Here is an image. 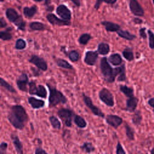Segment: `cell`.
I'll return each instance as SVG.
<instances>
[{
    "label": "cell",
    "mask_w": 154,
    "mask_h": 154,
    "mask_svg": "<svg viewBox=\"0 0 154 154\" xmlns=\"http://www.w3.org/2000/svg\"><path fill=\"white\" fill-rule=\"evenodd\" d=\"M7 119L14 128L19 130H22L24 128L25 123L29 120L25 109L20 105H14L11 107V111L8 114Z\"/></svg>",
    "instance_id": "obj_1"
},
{
    "label": "cell",
    "mask_w": 154,
    "mask_h": 154,
    "mask_svg": "<svg viewBox=\"0 0 154 154\" xmlns=\"http://www.w3.org/2000/svg\"><path fill=\"white\" fill-rule=\"evenodd\" d=\"M99 66L104 80L109 83L114 82L116 78L126 70L125 64H123L120 67L112 68L109 64L108 58L105 57L101 58Z\"/></svg>",
    "instance_id": "obj_2"
},
{
    "label": "cell",
    "mask_w": 154,
    "mask_h": 154,
    "mask_svg": "<svg viewBox=\"0 0 154 154\" xmlns=\"http://www.w3.org/2000/svg\"><path fill=\"white\" fill-rule=\"evenodd\" d=\"M49 91V107L55 106L58 104H65L67 102V97L64 94L54 87H51L48 84H46Z\"/></svg>",
    "instance_id": "obj_3"
},
{
    "label": "cell",
    "mask_w": 154,
    "mask_h": 154,
    "mask_svg": "<svg viewBox=\"0 0 154 154\" xmlns=\"http://www.w3.org/2000/svg\"><path fill=\"white\" fill-rule=\"evenodd\" d=\"M5 13L7 19L10 22L14 23L18 29L23 31L25 30L26 22L15 9L13 8H8L6 9Z\"/></svg>",
    "instance_id": "obj_4"
},
{
    "label": "cell",
    "mask_w": 154,
    "mask_h": 154,
    "mask_svg": "<svg viewBox=\"0 0 154 154\" xmlns=\"http://www.w3.org/2000/svg\"><path fill=\"white\" fill-rule=\"evenodd\" d=\"M57 114L66 126L68 128L72 127V117L74 115V112L72 110L69 108H63L58 111Z\"/></svg>",
    "instance_id": "obj_5"
},
{
    "label": "cell",
    "mask_w": 154,
    "mask_h": 154,
    "mask_svg": "<svg viewBox=\"0 0 154 154\" xmlns=\"http://www.w3.org/2000/svg\"><path fill=\"white\" fill-rule=\"evenodd\" d=\"M99 97L100 100L108 106L112 107L114 105V96L108 89L102 88L99 92Z\"/></svg>",
    "instance_id": "obj_6"
},
{
    "label": "cell",
    "mask_w": 154,
    "mask_h": 154,
    "mask_svg": "<svg viewBox=\"0 0 154 154\" xmlns=\"http://www.w3.org/2000/svg\"><path fill=\"white\" fill-rule=\"evenodd\" d=\"M82 95L85 105H86L87 107H88L90 109L91 112L96 116L103 118L105 117L104 113L100 109H99L97 106L93 104L91 99L88 96L85 94L84 93H82Z\"/></svg>",
    "instance_id": "obj_7"
},
{
    "label": "cell",
    "mask_w": 154,
    "mask_h": 154,
    "mask_svg": "<svg viewBox=\"0 0 154 154\" xmlns=\"http://www.w3.org/2000/svg\"><path fill=\"white\" fill-rule=\"evenodd\" d=\"M28 61L33 64L37 69L45 72L48 69V66L46 61L42 57H40L37 55H32L30 58L28 60Z\"/></svg>",
    "instance_id": "obj_8"
},
{
    "label": "cell",
    "mask_w": 154,
    "mask_h": 154,
    "mask_svg": "<svg viewBox=\"0 0 154 154\" xmlns=\"http://www.w3.org/2000/svg\"><path fill=\"white\" fill-rule=\"evenodd\" d=\"M46 17L48 21L52 25L68 26L71 23L70 20H65L61 18L60 19L53 13H49L46 15Z\"/></svg>",
    "instance_id": "obj_9"
},
{
    "label": "cell",
    "mask_w": 154,
    "mask_h": 154,
    "mask_svg": "<svg viewBox=\"0 0 154 154\" xmlns=\"http://www.w3.org/2000/svg\"><path fill=\"white\" fill-rule=\"evenodd\" d=\"M56 13L60 18L65 20H70L72 18L71 11L67 6L64 4H60L57 7Z\"/></svg>",
    "instance_id": "obj_10"
},
{
    "label": "cell",
    "mask_w": 154,
    "mask_h": 154,
    "mask_svg": "<svg viewBox=\"0 0 154 154\" xmlns=\"http://www.w3.org/2000/svg\"><path fill=\"white\" fill-rule=\"evenodd\" d=\"M129 7L131 13L136 16H143L144 11L137 0H129Z\"/></svg>",
    "instance_id": "obj_11"
},
{
    "label": "cell",
    "mask_w": 154,
    "mask_h": 154,
    "mask_svg": "<svg viewBox=\"0 0 154 154\" xmlns=\"http://www.w3.org/2000/svg\"><path fill=\"white\" fill-rule=\"evenodd\" d=\"M29 78L27 74L23 72L16 79V85L17 88L22 91L26 92L28 91L27 85L29 84Z\"/></svg>",
    "instance_id": "obj_12"
},
{
    "label": "cell",
    "mask_w": 154,
    "mask_h": 154,
    "mask_svg": "<svg viewBox=\"0 0 154 154\" xmlns=\"http://www.w3.org/2000/svg\"><path fill=\"white\" fill-rule=\"evenodd\" d=\"M99 58V53L97 51H88L85 54L84 58V63L88 66H94Z\"/></svg>",
    "instance_id": "obj_13"
},
{
    "label": "cell",
    "mask_w": 154,
    "mask_h": 154,
    "mask_svg": "<svg viewBox=\"0 0 154 154\" xmlns=\"http://www.w3.org/2000/svg\"><path fill=\"white\" fill-rule=\"evenodd\" d=\"M105 121L107 124L114 129H117L123 123L122 118L114 114H107L105 117Z\"/></svg>",
    "instance_id": "obj_14"
},
{
    "label": "cell",
    "mask_w": 154,
    "mask_h": 154,
    "mask_svg": "<svg viewBox=\"0 0 154 154\" xmlns=\"http://www.w3.org/2000/svg\"><path fill=\"white\" fill-rule=\"evenodd\" d=\"M10 138L12 140L13 146L14 147V149H15L16 152L19 154H22L23 153V145L20 140V138H19V137L15 134H11L10 135Z\"/></svg>",
    "instance_id": "obj_15"
},
{
    "label": "cell",
    "mask_w": 154,
    "mask_h": 154,
    "mask_svg": "<svg viewBox=\"0 0 154 154\" xmlns=\"http://www.w3.org/2000/svg\"><path fill=\"white\" fill-rule=\"evenodd\" d=\"M100 23L105 27V29L108 32H117L120 28V26L116 23H113L110 21L103 20Z\"/></svg>",
    "instance_id": "obj_16"
},
{
    "label": "cell",
    "mask_w": 154,
    "mask_h": 154,
    "mask_svg": "<svg viewBox=\"0 0 154 154\" xmlns=\"http://www.w3.org/2000/svg\"><path fill=\"white\" fill-rule=\"evenodd\" d=\"M28 102L31 107L34 109H40L43 108L45 105L44 100L37 99L34 97H28Z\"/></svg>",
    "instance_id": "obj_17"
},
{
    "label": "cell",
    "mask_w": 154,
    "mask_h": 154,
    "mask_svg": "<svg viewBox=\"0 0 154 154\" xmlns=\"http://www.w3.org/2000/svg\"><path fill=\"white\" fill-rule=\"evenodd\" d=\"M38 11V8L36 5H33L31 7H25L23 8V13L26 18H32Z\"/></svg>",
    "instance_id": "obj_18"
},
{
    "label": "cell",
    "mask_w": 154,
    "mask_h": 154,
    "mask_svg": "<svg viewBox=\"0 0 154 154\" xmlns=\"http://www.w3.org/2000/svg\"><path fill=\"white\" fill-rule=\"evenodd\" d=\"M138 99L134 96L129 97V99H128L126 100V110L131 112L135 111L138 104Z\"/></svg>",
    "instance_id": "obj_19"
},
{
    "label": "cell",
    "mask_w": 154,
    "mask_h": 154,
    "mask_svg": "<svg viewBox=\"0 0 154 154\" xmlns=\"http://www.w3.org/2000/svg\"><path fill=\"white\" fill-rule=\"evenodd\" d=\"M108 60L112 65L115 66L120 65L123 62V60L121 55L118 53L111 54L109 57L108 58Z\"/></svg>",
    "instance_id": "obj_20"
},
{
    "label": "cell",
    "mask_w": 154,
    "mask_h": 154,
    "mask_svg": "<svg viewBox=\"0 0 154 154\" xmlns=\"http://www.w3.org/2000/svg\"><path fill=\"white\" fill-rule=\"evenodd\" d=\"M110 51V47L109 45L104 42L100 43L97 46V52L99 54L102 55H107Z\"/></svg>",
    "instance_id": "obj_21"
},
{
    "label": "cell",
    "mask_w": 154,
    "mask_h": 154,
    "mask_svg": "<svg viewBox=\"0 0 154 154\" xmlns=\"http://www.w3.org/2000/svg\"><path fill=\"white\" fill-rule=\"evenodd\" d=\"M117 33L119 37L128 40H132L136 38V36L127 30H122L120 29L117 31Z\"/></svg>",
    "instance_id": "obj_22"
},
{
    "label": "cell",
    "mask_w": 154,
    "mask_h": 154,
    "mask_svg": "<svg viewBox=\"0 0 154 154\" xmlns=\"http://www.w3.org/2000/svg\"><path fill=\"white\" fill-rule=\"evenodd\" d=\"M73 122L79 128H85L87 127V122L83 117L79 115H75Z\"/></svg>",
    "instance_id": "obj_23"
},
{
    "label": "cell",
    "mask_w": 154,
    "mask_h": 154,
    "mask_svg": "<svg viewBox=\"0 0 154 154\" xmlns=\"http://www.w3.org/2000/svg\"><path fill=\"white\" fill-rule=\"evenodd\" d=\"M29 26L30 29L34 31H43L46 28V26L44 23L38 21L31 22L29 25Z\"/></svg>",
    "instance_id": "obj_24"
},
{
    "label": "cell",
    "mask_w": 154,
    "mask_h": 154,
    "mask_svg": "<svg viewBox=\"0 0 154 154\" xmlns=\"http://www.w3.org/2000/svg\"><path fill=\"white\" fill-rule=\"evenodd\" d=\"M119 89L126 97H131L134 96V90L132 88L129 87L126 85H120L119 86Z\"/></svg>",
    "instance_id": "obj_25"
},
{
    "label": "cell",
    "mask_w": 154,
    "mask_h": 154,
    "mask_svg": "<svg viewBox=\"0 0 154 154\" xmlns=\"http://www.w3.org/2000/svg\"><path fill=\"white\" fill-rule=\"evenodd\" d=\"M35 95L40 97L46 99L48 96V91L46 87L44 85L41 84L37 85V88Z\"/></svg>",
    "instance_id": "obj_26"
},
{
    "label": "cell",
    "mask_w": 154,
    "mask_h": 154,
    "mask_svg": "<svg viewBox=\"0 0 154 154\" xmlns=\"http://www.w3.org/2000/svg\"><path fill=\"white\" fill-rule=\"evenodd\" d=\"M80 149L82 151H83L85 153H87L93 152L95 150L94 146L90 142L84 143L83 144L80 146Z\"/></svg>",
    "instance_id": "obj_27"
},
{
    "label": "cell",
    "mask_w": 154,
    "mask_h": 154,
    "mask_svg": "<svg viewBox=\"0 0 154 154\" xmlns=\"http://www.w3.org/2000/svg\"><path fill=\"white\" fill-rule=\"evenodd\" d=\"M57 65L61 68L66 69H73V67L67 61L62 58H58L56 60Z\"/></svg>",
    "instance_id": "obj_28"
},
{
    "label": "cell",
    "mask_w": 154,
    "mask_h": 154,
    "mask_svg": "<svg viewBox=\"0 0 154 154\" xmlns=\"http://www.w3.org/2000/svg\"><path fill=\"white\" fill-rule=\"evenodd\" d=\"M122 55L123 57L128 61H132L134 59V53L131 48H125L123 52H122Z\"/></svg>",
    "instance_id": "obj_29"
},
{
    "label": "cell",
    "mask_w": 154,
    "mask_h": 154,
    "mask_svg": "<svg viewBox=\"0 0 154 154\" xmlns=\"http://www.w3.org/2000/svg\"><path fill=\"white\" fill-rule=\"evenodd\" d=\"M49 122L52 127L55 129H60L61 126V123L57 117L54 116H51L49 117Z\"/></svg>",
    "instance_id": "obj_30"
},
{
    "label": "cell",
    "mask_w": 154,
    "mask_h": 154,
    "mask_svg": "<svg viewBox=\"0 0 154 154\" xmlns=\"http://www.w3.org/2000/svg\"><path fill=\"white\" fill-rule=\"evenodd\" d=\"M91 38L92 37L90 34L84 33L79 36L78 41L79 44L82 45H86L88 43V42L91 39Z\"/></svg>",
    "instance_id": "obj_31"
},
{
    "label": "cell",
    "mask_w": 154,
    "mask_h": 154,
    "mask_svg": "<svg viewBox=\"0 0 154 154\" xmlns=\"http://www.w3.org/2000/svg\"><path fill=\"white\" fill-rule=\"evenodd\" d=\"M11 30V28H8L5 31H2L0 32V37L2 40L7 41L10 40L13 38V35L10 31Z\"/></svg>",
    "instance_id": "obj_32"
},
{
    "label": "cell",
    "mask_w": 154,
    "mask_h": 154,
    "mask_svg": "<svg viewBox=\"0 0 154 154\" xmlns=\"http://www.w3.org/2000/svg\"><path fill=\"white\" fill-rule=\"evenodd\" d=\"M0 84L1 87H4V88H5L8 91L10 92V93H16V90L14 88V87L10 84L9 83H8L5 79H4L2 77L0 78Z\"/></svg>",
    "instance_id": "obj_33"
},
{
    "label": "cell",
    "mask_w": 154,
    "mask_h": 154,
    "mask_svg": "<svg viewBox=\"0 0 154 154\" xmlns=\"http://www.w3.org/2000/svg\"><path fill=\"white\" fill-rule=\"evenodd\" d=\"M141 120H142V116H141V112L139 110H138L135 111V112L133 115L132 118V122L135 125L138 126L140 125Z\"/></svg>",
    "instance_id": "obj_34"
},
{
    "label": "cell",
    "mask_w": 154,
    "mask_h": 154,
    "mask_svg": "<svg viewBox=\"0 0 154 154\" xmlns=\"http://www.w3.org/2000/svg\"><path fill=\"white\" fill-rule=\"evenodd\" d=\"M26 47V42L23 38H18L15 43V49L17 50H23Z\"/></svg>",
    "instance_id": "obj_35"
},
{
    "label": "cell",
    "mask_w": 154,
    "mask_h": 154,
    "mask_svg": "<svg viewBox=\"0 0 154 154\" xmlns=\"http://www.w3.org/2000/svg\"><path fill=\"white\" fill-rule=\"evenodd\" d=\"M68 57L69 60L72 62H76L79 59V52L76 50H72L70 51L68 54Z\"/></svg>",
    "instance_id": "obj_36"
},
{
    "label": "cell",
    "mask_w": 154,
    "mask_h": 154,
    "mask_svg": "<svg viewBox=\"0 0 154 154\" xmlns=\"http://www.w3.org/2000/svg\"><path fill=\"white\" fill-rule=\"evenodd\" d=\"M125 127L126 135L127 138L129 140H134V131L132 129V128L126 123Z\"/></svg>",
    "instance_id": "obj_37"
},
{
    "label": "cell",
    "mask_w": 154,
    "mask_h": 154,
    "mask_svg": "<svg viewBox=\"0 0 154 154\" xmlns=\"http://www.w3.org/2000/svg\"><path fill=\"white\" fill-rule=\"evenodd\" d=\"M117 0H96L95 4L94 5V8L97 10L100 7V5L103 2L108 4H114L117 2Z\"/></svg>",
    "instance_id": "obj_38"
},
{
    "label": "cell",
    "mask_w": 154,
    "mask_h": 154,
    "mask_svg": "<svg viewBox=\"0 0 154 154\" xmlns=\"http://www.w3.org/2000/svg\"><path fill=\"white\" fill-rule=\"evenodd\" d=\"M29 94L31 95H35V92H36V90H37V86L36 85V82L35 81H31L29 82Z\"/></svg>",
    "instance_id": "obj_39"
},
{
    "label": "cell",
    "mask_w": 154,
    "mask_h": 154,
    "mask_svg": "<svg viewBox=\"0 0 154 154\" xmlns=\"http://www.w3.org/2000/svg\"><path fill=\"white\" fill-rule=\"evenodd\" d=\"M148 35H149V47L151 49H154V34L153 32L149 29L148 31Z\"/></svg>",
    "instance_id": "obj_40"
},
{
    "label": "cell",
    "mask_w": 154,
    "mask_h": 154,
    "mask_svg": "<svg viewBox=\"0 0 154 154\" xmlns=\"http://www.w3.org/2000/svg\"><path fill=\"white\" fill-rule=\"evenodd\" d=\"M116 154H125L126 152L124 150L121 143L120 142L117 143V146H116Z\"/></svg>",
    "instance_id": "obj_41"
},
{
    "label": "cell",
    "mask_w": 154,
    "mask_h": 154,
    "mask_svg": "<svg viewBox=\"0 0 154 154\" xmlns=\"http://www.w3.org/2000/svg\"><path fill=\"white\" fill-rule=\"evenodd\" d=\"M8 147V144L6 142H2L0 145V153L4 154L6 152Z\"/></svg>",
    "instance_id": "obj_42"
},
{
    "label": "cell",
    "mask_w": 154,
    "mask_h": 154,
    "mask_svg": "<svg viewBox=\"0 0 154 154\" xmlns=\"http://www.w3.org/2000/svg\"><path fill=\"white\" fill-rule=\"evenodd\" d=\"M126 79V72H123L122 73H120L118 77H117V81L122 82V81H125Z\"/></svg>",
    "instance_id": "obj_43"
},
{
    "label": "cell",
    "mask_w": 154,
    "mask_h": 154,
    "mask_svg": "<svg viewBox=\"0 0 154 154\" xmlns=\"http://www.w3.org/2000/svg\"><path fill=\"white\" fill-rule=\"evenodd\" d=\"M145 31H146V28H141L139 30V33H140V37L144 39L146 38V37H147V34H146Z\"/></svg>",
    "instance_id": "obj_44"
},
{
    "label": "cell",
    "mask_w": 154,
    "mask_h": 154,
    "mask_svg": "<svg viewBox=\"0 0 154 154\" xmlns=\"http://www.w3.org/2000/svg\"><path fill=\"white\" fill-rule=\"evenodd\" d=\"M34 153L35 154H46L47 152L45 151L44 149H43L42 148L40 147H37L36 148V149L35 150Z\"/></svg>",
    "instance_id": "obj_45"
},
{
    "label": "cell",
    "mask_w": 154,
    "mask_h": 154,
    "mask_svg": "<svg viewBox=\"0 0 154 154\" xmlns=\"http://www.w3.org/2000/svg\"><path fill=\"white\" fill-rule=\"evenodd\" d=\"M7 26V23L5 22V20H4V19L3 17H1L0 19V27L1 28H5Z\"/></svg>",
    "instance_id": "obj_46"
},
{
    "label": "cell",
    "mask_w": 154,
    "mask_h": 154,
    "mask_svg": "<svg viewBox=\"0 0 154 154\" xmlns=\"http://www.w3.org/2000/svg\"><path fill=\"white\" fill-rule=\"evenodd\" d=\"M31 69H32V73H33V74H34V76H40V75H42V73H40V72L38 70H38H36L35 69H34V68H31ZM40 70V69H39Z\"/></svg>",
    "instance_id": "obj_47"
},
{
    "label": "cell",
    "mask_w": 154,
    "mask_h": 154,
    "mask_svg": "<svg viewBox=\"0 0 154 154\" xmlns=\"http://www.w3.org/2000/svg\"><path fill=\"white\" fill-rule=\"evenodd\" d=\"M73 4L76 5L77 7H79L81 6V1L80 0H70Z\"/></svg>",
    "instance_id": "obj_48"
},
{
    "label": "cell",
    "mask_w": 154,
    "mask_h": 154,
    "mask_svg": "<svg viewBox=\"0 0 154 154\" xmlns=\"http://www.w3.org/2000/svg\"><path fill=\"white\" fill-rule=\"evenodd\" d=\"M133 22L136 24H141L143 23V20L138 17H135L133 19Z\"/></svg>",
    "instance_id": "obj_49"
},
{
    "label": "cell",
    "mask_w": 154,
    "mask_h": 154,
    "mask_svg": "<svg viewBox=\"0 0 154 154\" xmlns=\"http://www.w3.org/2000/svg\"><path fill=\"white\" fill-rule=\"evenodd\" d=\"M148 104L152 108H154V98L150 99L148 101Z\"/></svg>",
    "instance_id": "obj_50"
},
{
    "label": "cell",
    "mask_w": 154,
    "mask_h": 154,
    "mask_svg": "<svg viewBox=\"0 0 154 154\" xmlns=\"http://www.w3.org/2000/svg\"><path fill=\"white\" fill-rule=\"evenodd\" d=\"M54 5H49V6H47V7H46V10L47 11H52L53 10H54Z\"/></svg>",
    "instance_id": "obj_51"
},
{
    "label": "cell",
    "mask_w": 154,
    "mask_h": 154,
    "mask_svg": "<svg viewBox=\"0 0 154 154\" xmlns=\"http://www.w3.org/2000/svg\"><path fill=\"white\" fill-rule=\"evenodd\" d=\"M51 4V0H45L44 1V5L45 7L50 5Z\"/></svg>",
    "instance_id": "obj_52"
},
{
    "label": "cell",
    "mask_w": 154,
    "mask_h": 154,
    "mask_svg": "<svg viewBox=\"0 0 154 154\" xmlns=\"http://www.w3.org/2000/svg\"><path fill=\"white\" fill-rule=\"evenodd\" d=\"M33 1H35V2H40L43 1V0H33Z\"/></svg>",
    "instance_id": "obj_53"
},
{
    "label": "cell",
    "mask_w": 154,
    "mask_h": 154,
    "mask_svg": "<svg viewBox=\"0 0 154 154\" xmlns=\"http://www.w3.org/2000/svg\"><path fill=\"white\" fill-rule=\"evenodd\" d=\"M151 153H152V154H154V146H153V149H152V150H151Z\"/></svg>",
    "instance_id": "obj_54"
},
{
    "label": "cell",
    "mask_w": 154,
    "mask_h": 154,
    "mask_svg": "<svg viewBox=\"0 0 154 154\" xmlns=\"http://www.w3.org/2000/svg\"><path fill=\"white\" fill-rule=\"evenodd\" d=\"M4 0H1V2H3Z\"/></svg>",
    "instance_id": "obj_55"
},
{
    "label": "cell",
    "mask_w": 154,
    "mask_h": 154,
    "mask_svg": "<svg viewBox=\"0 0 154 154\" xmlns=\"http://www.w3.org/2000/svg\"><path fill=\"white\" fill-rule=\"evenodd\" d=\"M152 1H153V4H154V0H152Z\"/></svg>",
    "instance_id": "obj_56"
},
{
    "label": "cell",
    "mask_w": 154,
    "mask_h": 154,
    "mask_svg": "<svg viewBox=\"0 0 154 154\" xmlns=\"http://www.w3.org/2000/svg\"><path fill=\"white\" fill-rule=\"evenodd\" d=\"M153 108V113H154V108Z\"/></svg>",
    "instance_id": "obj_57"
}]
</instances>
